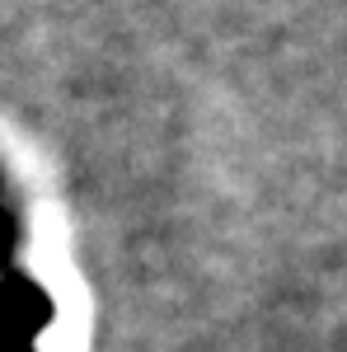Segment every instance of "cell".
I'll return each mask as SVG.
<instances>
[{
  "label": "cell",
  "mask_w": 347,
  "mask_h": 352,
  "mask_svg": "<svg viewBox=\"0 0 347 352\" xmlns=\"http://www.w3.org/2000/svg\"><path fill=\"white\" fill-rule=\"evenodd\" d=\"M14 240H19V226H14V217L0 207V263L14 254Z\"/></svg>",
  "instance_id": "2"
},
{
  "label": "cell",
  "mask_w": 347,
  "mask_h": 352,
  "mask_svg": "<svg viewBox=\"0 0 347 352\" xmlns=\"http://www.w3.org/2000/svg\"><path fill=\"white\" fill-rule=\"evenodd\" d=\"M47 324H52V296L28 272H5L0 277V352H33V338Z\"/></svg>",
  "instance_id": "1"
}]
</instances>
